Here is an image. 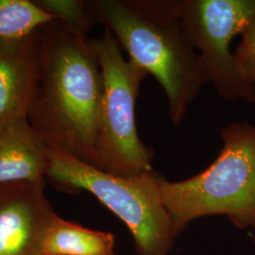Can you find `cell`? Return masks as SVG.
I'll return each instance as SVG.
<instances>
[{"instance_id":"6da1fadb","label":"cell","mask_w":255,"mask_h":255,"mask_svg":"<svg viewBox=\"0 0 255 255\" xmlns=\"http://www.w3.org/2000/svg\"><path fill=\"white\" fill-rule=\"evenodd\" d=\"M37 42L39 74L27 120L44 144L99 168L103 79L91 39L53 20L37 30Z\"/></svg>"},{"instance_id":"7a4b0ae2","label":"cell","mask_w":255,"mask_h":255,"mask_svg":"<svg viewBox=\"0 0 255 255\" xmlns=\"http://www.w3.org/2000/svg\"><path fill=\"white\" fill-rule=\"evenodd\" d=\"M182 0H92L96 23L118 40L128 60L163 88L170 119L181 124L207 82L182 23Z\"/></svg>"},{"instance_id":"3957f363","label":"cell","mask_w":255,"mask_h":255,"mask_svg":"<svg viewBox=\"0 0 255 255\" xmlns=\"http://www.w3.org/2000/svg\"><path fill=\"white\" fill-rule=\"evenodd\" d=\"M223 146L201 173L180 182L159 178V190L179 236L195 219L225 216L255 230V125L237 121L221 128Z\"/></svg>"},{"instance_id":"277c9868","label":"cell","mask_w":255,"mask_h":255,"mask_svg":"<svg viewBox=\"0 0 255 255\" xmlns=\"http://www.w3.org/2000/svg\"><path fill=\"white\" fill-rule=\"evenodd\" d=\"M45 145V144H44ZM46 178L61 189L86 191L121 219L133 237L138 255H168L178 237L160 196L154 171L121 177L87 164L69 151L45 145Z\"/></svg>"},{"instance_id":"5b68a950","label":"cell","mask_w":255,"mask_h":255,"mask_svg":"<svg viewBox=\"0 0 255 255\" xmlns=\"http://www.w3.org/2000/svg\"><path fill=\"white\" fill-rule=\"evenodd\" d=\"M103 79L98 154L99 168L121 177L152 171L154 150L138 134L135 105L147 74L125 59L118 40L105 29L91 40Z\"/></svg>"},{"instance_id":"8992f818","label":"cell","mask_w":255,"mask_h":255,"mask_svg":"<svg viewBox=\"0 0 255 255\" xmlns=\"http://www.w3.org/2000/svg\"><path fill=\"white\" fill-rule=\"evenodd\" d=\"M182 20L207 82L224 101L255 103V85L237 73L231 44L255 18V0H182Z\"/></svg>"},{"instance_id":"52a82bcc","label":"cell","mask_w":255,"mask_h":255,"mask_svg":"<svg viewBox=\"0 0 255 255\" xmlns=\"http://www.w3.org/2000/svg\"><path fill=\"white\" fill-rule=\"evenodd\" d=\"M44 185L0 184V255H43L46 234L57 216Z\"/></svg>"},{"instance_id":"ba28073f","label":"cell","mask_w":255,"mask_h":255,"mask_svg":"<svg viewBox=\"0 0 255 255\" xmlns=\"http://www.w3.org/2000/svg\"><path fill=\"white\" fill-rule=\"evenodd\" d=\"M38 74L37 31L23 39H0V120L27 116Z\"/></svg>"},{"instance_id":"9c48e42d","label":"cell","mask_w":255,"mask_h":255,"mask_svg":"<svg viewBox=\"0 0 255 255\" xmlns=\"http://www.w3.org/2000/svg\"><path fill=\"white\" fill-rule=\"evenodd\" d=\"M46 149L27 116L0 120V184L33 182L45 184Z\"/></svg>"},{"instance_id":"30bf717a","label":"cell","mask_w":255,"mask_h":255,"mask_svg":"<svg viewBox=\"0 0 255 255\" xmlns=\"http://www.w3.org/2000/svg\"><path fill=\"white\" fill-rule=\"evenodd\" d=\"M112 233L85 228L56 216L46 234L43 255H116Z\"/></svg>"},{"instance_id":"8fae6325","label":"cell","mask_w":255,"mask_h":255,"mask_svg":"<svg viewBox=\"0 0 255 255\" xmlns=\"http://www.w3.org/2000/svg\"><path fill=\"white\" fill-rule=\"evenodd\" d=\"M53 20L35 1L0 0V39L2 40L26 38Z\"/></svg>"},{"instance_id":"7c38bea8","label":"cell","mask_w":255,"mask_h":255,"mask_svg":"<svg viewBox=\"0 0 255 255\" xmlns=\"http://www.w3.org/2000/svg\"><path fill=\"white\" fill-rule=\"evenodd\" d=\"M35 3L55 20H59L82 33L87 34L96 24L88 7V1L35 0Z\"/></svg>"},{"instance_id":"4fadbf2b","label":"cell","mask_w":255,"mask_h":255,"mask_svg":"<svg viewBox=\"0 0 255 255\" xmlns=\"http://www.w3.org/2000/svg\"><path fill=\"white\" fill-rule=\"evenodd\" d=\"M241 40L234 52L237 73L255 85V18L240 34Z\"/></svg>"},{"instance_id":"5bb4252c","label":"cell","mask_w":255,"mask_h":255,"mask_svg":"<svg viewBox=\"0 0 255 255\" xmlns=\"http://www.w3.org/2000/svg\"><path fill=\"white\" fill-rule=\"evenodd\" d=\"M252 238H253V240H254V242L255 243V233L252 236Z\"/></svg>"}]
</instances>
